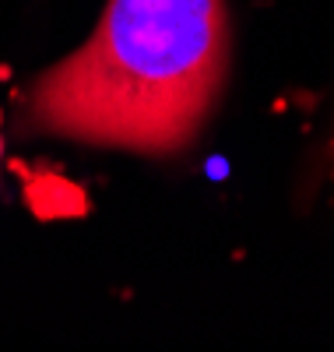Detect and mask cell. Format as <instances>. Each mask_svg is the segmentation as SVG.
Masks as SVG:
<instances>
[{
	"label": "cell",
	"instance_id": "obj_2",
	"mask_svg": "<svg viewBox=\"0 0 334 352\" xmlns=\"http://www.w3.org/2000/svg\"><path fill=\"white\" fill-rule=\"evenodd\" d=\"M0 155H4V141H0Z\"/></svg>",
	"mask_w": 334,
	"mask_h": 352
},
{
	"label": "cell",
	"instance_id": "obj_1",
	"mask_svg": "<svg viewBox=\"0 0 334 352\" xmlns=\"http://www.w3.org/2000/svg\"><path fill=\"white\" fill-rule=\"evenodd\" d=\"M229 60L222 0H109L78 53L28 88L32 131L148 155L183 152Z\"/></svg>",
	"mask_w": 334,
	"mask_h": 352
}]
</instances>
